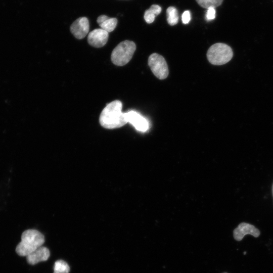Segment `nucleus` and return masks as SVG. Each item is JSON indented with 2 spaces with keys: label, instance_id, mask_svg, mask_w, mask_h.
I'll return each instance as SVG.
<instances>
[{
  "label": "nucleus",
  "instance_id": "nucleus-1",
  "mask_svg": "<svg viewBox=\"0 0 273 273\" xmlns=\"http://www.w3.org/2000/svg\"><path fill=\"white\" fill-rule=\"evenodd\" d=\"M122 104L119 100L110 102L102 110L99 118L102 126L107 129L120 127L127 123L125 113L122 112Z\"/></svg>",
  "mask_w": 273,
  "mask_h": 273
},
{
  "label": "nucleus",
  "instance_id": "nucleus-2",
  "mask_svg": "<svg viewBox=\"0 0 273 273\" xmlns=\"http://www.w3.org/2000/svg\"><path fill=\"white\" fill-rule=\"evenodd\" d=\"M44 243V236L38 231L28 229L21 235V241L16 247V252L20 256H27Z\"/></svg>",
  "mask_w": 273,
  "mask_h": 273
},
{
  "label": "nucleus",
  "instance_id": "nucleus-3",
  "mask_svg": "<svg viewBox=\"0 0 273 273\" xmlns=\"http://www.w3.org/2000/svg\"><path fill=\"white\" fill-rule=\"evenodd\" d=\"M135 49V44L132 41L126 40L121 42L111 53L112 62L117 66L125 65L131 59Z\"/></svg>",
  "mask_w": 273,
  "mask_h": 273
},
{
  "label": "nucleus",
  "instance_id": "nucleus-4",
  "mask_svg": "<svg viewBox=\"0 0 273 273\" xmlns=\"http://www.w3.org/2000/svg\"><path fill=\"white\" fill-rule=\"evenodd\" d=\"M233 55L232 49L223 43L214 44L208 49L207 57L210 63L215 65L224 64L230 61Z\"/></svg>",
  "mask_w": 273,
  "mask_h": 273
},
{
  "label": "nucleus",
  "instance_id": "nucleus-5",
  "mask_svg": "<svg viewBox=\"0 0 273 273\" xmlns=\"http://www.w3.org/2000/svg\"><path fill=\"white\" fill-rule=\"evenodd\" d=\"M148 65L153 74L158 78L163 79L168 75V68L165 59L161 55L154 53L148 59Z\"/></svg>",
  "mask_w": 273,
  "mask_h": 273
},
{
  "label": "nucleus",
  "instance_id": "nucleus-6",
  "mask_svg": "<svg viewBox=\"0 0 273 273\" xmlns=\"http://www.w3.org/2000/svg\"><path fill=\"white\" fill-rule=\"evenodd\" d=\"M125 114L127 122L132 124L136 130L145 132L149 129L148 120L137 112L131 110Z\"/></svg>",
  "mask_w": 273,
  "mask_h": 273
},
{
  "label": "nucleus",
  "instance_id": "nucleus-7",
  "mask_svg": "<svg viewBox=\"0 0 273 273\" xmlns=\"http://www.w3.org/2000/svg\"><path fill=\"white\" fill-rule=\"evenodd\" d=\"M70 31L77 39L83 38L88 33L89 24L86 17H82L77 19L71 25Z\"/></svg>",
  "mask_w": 273,
  "mask_h": 273
},
{
  "label": "nucleus",
  "instance_id": "nucleus-8",
  "mask_svg": "<svg viewBox=\"0 0 273 273\" xmlns=\"http://www.w3.org/2000/svg\"><path fill=\"white\" fill-rule=\"evenodd\" d=\"M247 234L257 238L260 235V232L254 225L244 222L240 223L233 231L234 238L238 241H241Z\"/></svg>",
  "mask_w": 273,
  "mask_h": 273
},
{
  "label": "nucleus",
  "instance_id": "nucleus-9",
  "mask_svg": "<svg viewBox=\"0 0 273 273\" xmlns=\"http://www.w3.org/2000/svg\"><path fill=\"white\" fill-rule=\"evenodd\" d=\"M108 32L102 28L95 29L90 31L87 36L88 43L95 48L104 46L108 41Z\"/></svg>",
  "mask_w": 273,
  "mask_h": 273
},
{
  "label": "nucleus",
  "instance_id": "nucleus-10",
  "mask_svg": "<svg viewBox=\"0 0 273 273\" xmlns=\"http://www.w3.org/2000/svg\"><path fill=\"white\" fill-rule=\"evenodd\" d=\"M50 256L49 250L46 247L41 246L26 257L28 264L34 265L38 262L47 260Z\"/></svg>",
  "mask_w": 273,
  "mask_h": 273
},
{
  "label": "nucleus",
  "instance_id": "nucleus-11",
  "mask_svg": "<svg viewBox=\"0 0 273 273\" xmlns=\"http://www.w3.org/2000/svg\"><path fill=\"white\" fill-rule=\"evenodd\" d=\"M97 21L101 27V28L110 32L113 31L117 24V19L115 18H110L106 15H101L99 16Z\"/></svg>",
  "mask_w": 273,
  "mask_h": 273
},
{
  "label": "nucleus",
  "instance_id": "nucleus-12",
  "mask_svg": "<svg viewBox=\"0 0 273 273\" xmlns=\"http://www.w3.org/2000/svg\"><path fill=\"white\" fill-rule=\"evenodd\" d=\"M161 8L158 5H152L150 8L145 12L144 19L147 23L154 22L155 17L161 12Z\"/></svg>",
  "mask_w": 273,
  "mask_h": 273
},
{
  "label": "nucleus",
  "instance_id": "nucleus-13",
  "mask_svg": "<svg viewBox=\"0 0 273 273\" xmlns=\"http://www.w3.org/2000/svg\"><path fill=\"white\" fill-rule=\"evenodd\" d=\"M166 14L168 23L171 26L176 25L178 21L177 9L174 7H169L166 10Z\"/></svg>",
  "mask_w": 273,
  "mask_h": 273
},
{
  "label": "nucleus",
  "instance_id": "nucleus-14",
  "mask_svg": "<svg viewBox=\"0 0 273 273\" xmlns=\"http://www.w3.org/2000/svg\"><path fill=\"white\" fill-rule=\"evenodd\" d=\"M70 267L66 262L59 260L55 262L54 266V273H69Z\"/></svg>",
  "mask_w": 273,
  "mask_h": 273
},
{
  "label": "nucleus",
  "instance_id": "nucleus-15",
  "mask_svg": "<svg viewBox=\"0 0 273 273\" xmlns=\"http://www.w3.org/2000/svg\"><path fill=\"white\" fill-rule=\"evenodd\" d=\"M198 5L204 9L216 8L220 6L223 0H196Z\"/></svg>",
  "mask_w": 273,
  "mask_h": 273
},
{
  "label": "nucleus",
  "instance_id": "nucleus-16",
  "mask_svg": "<svg viewBox=\"0 0 273 273\" xmlns=\"http://www.w3.org/2000/svg\"><path fill=\"white\" fill-rule=\"evenodd\" d=\"M215 13L216 11L214 8L210 7L207 9L206 14V20L209 21L213 20L215 18Z\"/></svg>",
  "mask_w": 273,
  "mask_h": 273
},
{
  "label": "nucleus",
  "instance_id": "nucleus-17",
  "mask_svg": "<svg viewBox=\"0 0 273 273\" xmlns=\"http://www.w3.org/2000/svg\"><path fill=\"white\" fill-rule=\"evenodd\" d=\"M182 22L184 24H188L191 20V14L189 11H185L181 16Z\"/></svg>",
  "mask_w": 273,
  "mask_h": 273
},
{
  "label": "nucleus",
  "instance_id": "nucleus-18",
  "mask_svg": "<svg viewBox=\"0 0 273 273\" xmlns=\"http://www.w3.org/2000/svg\"><path fill=\"white\" fill-rule=\"evenodd\" d=\"M272 196H273V184H272Z\"/></svg>",
  "mask_w": 273,
  "mask_h": 273
},
{
  "label": "nucleus",
  "instance_id": "nucleus-19",
  "mask_svg": "<svg viewBox=\"0 0 273 273\" xmlns=\"http://www.w3.org/2000/svg\"><path fill=\"white\" fill-rule=\"evenodd\" d=\"M223 273H227V272H223Z\"/></svg>",
  "mask_w": 273,
  "mask_h": 273
}]
</instances>
